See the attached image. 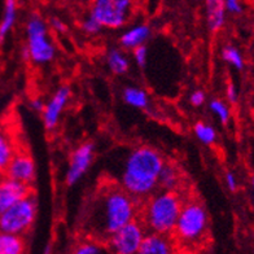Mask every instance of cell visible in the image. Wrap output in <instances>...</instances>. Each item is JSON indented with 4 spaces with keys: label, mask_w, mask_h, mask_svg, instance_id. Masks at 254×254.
Here are the masks:
<instances>
[{
    "label": "cell",
    "mask_w": 254,
    "mask_h": 254,
    "mask_svg": "<svg viewBox=\"0 0 254 254\" xmlns=\"http://www.w3.org/2000/svg\"><path fill=\"white\" fill-rule=\"evenodd\" d=\"M206 20L207 26L211 31L221 30L226 21L224 1H219V0L206 1Z\"/></svg>",
    "instance_id": "2e32d148"
},
{
    "label": "cell",
    "mask_w": 254,
    "mask_h": 254,
    "mask_svg": "<svg viewBox=\"0 0 254 254\" xmlns=\"http://www.w3.org/2000/svg\"><path fill=\"white\" fill-rule=\"evenodd\" d=\"M132 51H134V59L137 65L140 67H144L145 63H147V47L145 46H140V47H136Z\"/></svg>",
    "instance_id": "4316f807"
},
{
    "label": "cell",
    "mask_w": 254,
    "mask_h": 254,
    "mask_svg": "<svg viewBox=\"0 0 254 254\" xmlns=\"http://www.w3.org/2000/svg\"><path fill=\"white\" fill-rule=\"evenodd\" d=\"M224 9L234 14H239L243 12L241 4L239 1H236V0H227V1H224Z\"/></svg>",
    "instance_id": "83f0119b"
},
{
    "label": "cell",
    "mask_w": 254,
    "mask_h": 254,
    "mask_svg": "<svg viewBox=\"0 0 254 254\" xmlns=\"http://www.w3.org/2000/svg\"><path fill=\"white\" fill-rule=\"evenodd\" d=\"M164 165L158 151L151 147L136 148L126 158L121 188L131 197H145L158 187V177Z\"/></svg>",
    "instance_id": "7a4b0ae2"
},
{
    "label": "cell",
    "mask_w": 254,
    "mask_h": 254,
    "mask_svg": "<svg viewBox=\"0 0 254 254\" xmlns=\"http://www.w3.org/2000/svg\"><path fill=\"white\" fill-rule=\"evenodd\" d=\"M181 183V174L177 167L173 165L165 164L158 177V187L166 192H177Z\"/></svg>",
    "instance_id": "e0dca14e"
},
{
    "label": "cell",
    "mask_w": 254,
    "mask_h": 254,
    "mask_svg": "<svg viewBox=\"0 0 254 254\" xmlns=\"http://www.w3.org/2000/svg\"><path fill=\"white\" fill-rule=\"evenodd\" d=\"M130 7L131 3L127 0H97L91 8L90 16L101 27L118 29L126 24Z\"/></svg>",
    "instance_id": "52a82bcc"
},
{
    "label": "cell",
    "mask_w": 254,
    "mask_h": 254,
    "mask_svg": "<svg viewBox=\"0 0 254 254\" xmlns=\"http://www.w3.org/2000/svg\"><path fill=\"white\" fill-rule=\"evenodd\" d=\"M222 57L224 61H227L228 64L234 65L236 69H243L244 67V60L243 56L238 50L232 46H227L222 50Z\"/></svg>",
    "instance_id": "cb8c5ba5"
},
{
    "label": "cell",
    "mask_w": 254,
    "mask_h": 254,
    "mask_svg": "<svg viewBox=\"0 0 254 254\" xmlns=\"http://www.w3.org/2000/svg\"><path fill=\"white\" fill-rule=\"evenodd\" d=\"M4 177L30 186L35 177V164L33 157L26 152L17 151L8 165Z\"/></svg>",
    "instance_id": "9c48e42d"
},
{
    "label": "cell",
    "mask_w": 254,
    "mask_h": 254,
    "mask_svg": "<svg viewBox=\"0 0 254 254\" xmlns=\"http://www.w3.org/2000/svg\"><path fill=\"white\" fill-rule=\"evenodd\" d=\"M151 35V27L147 24H140L136 26L131 27L127 31H125L121 37V44L125 48L135 50L136 47L144 46V42Z\"/></svg>",
    "instance_id": "5bb4252c"
},
{
    "label": "cell",
    "mask_w": 254,
    "mask_h": 254,
    "mask_svg": "<svg viewBox=\"0 0 254 254\" xmlns=\"http://www.w3.org/2000/svg\"><path fill=\"white\" fill-rule=\"evenodd\" d=\"M107 64L112 73L117 74V75L125 74L128 70V67H130L128 59H127L126 55L120 50H111L108 52Z\"/></svg>",
    "instance_id": "ffe728a7"
},
{
    "label": "cell",
    "mask_w": 254,
    "mask_h": 254,
    "mask_svg": "<svg viewBox=\"0 0 254 254\" xmlns=\"http://www.w3.org/2000/svg\"><path fill=\"white\" fill-rule=\"evenodd\" d=\"M210 109L213 111V113L221 120L222 124H227L228 120H230V109H228V107L223 103V101L213 100L210 103Z\"/></svg>",
    "instance_id": "d4e9b609"
},
{
    "label": "cell",
    "mask_w": 254,
    "mask_h": 254,
    "mask_svg": "<svg viewBox=\"0 0 254 254\" xmlns=\"http://www.w3.org/2000/svg\"><path fill=\"white\" fill-rule=\"evenodd\" d=\"M227 99L232 104L238 101V91H236V87L232 83H230L227 86Z\"/></svg>",
    "instance_id": "1f68e13d"
},
{
    "label": "cell",
    "mask_w": 254,
    "mask_h": 254,
    "mask_svg": "<svg viewBox=\"0 0 254 254\" xmlns=\"http://www.w3.org/2000/svg\"><path fill=\"white\" fill-rule=\"evenodd\" d=\"M190 104L193 105V107H200V105H202L205 101V94L200 90L194 91L193 94L190 95Z\"/></svg>",
    "instance_id": "f1b7e54d"
},
{
    "label": "cell",
    "mask_w": 254,
    "mask_h": 254,
    "mask_svg": "<svg viewBox=\"0 0 254 254\" xmlns=\"http://www.w3.org/2000/svg\"><path fill=\"white\" fill-rule=\"evenodd\" d=\"M50 24H51V26L54 27L56 31H59V33H64V31L66 30V26H65V24H64L60 18H57V17H52V18L50 20Z\"/></svg>",
    "instance_id": "f546056e"
},
{
    "label": "cell",
    "mask_w": 254,
    "mask_h": 254,
    "mask_svg": "<svg viewBox=\"0 0 254 254\" xmlns=\"http://www.w3.org/2000/svg\"><path fill=\"white\" fill-rule=\"evenodd\" d=\"M26 35V57L35 64L50 63L55 56V47L48 38L47 25L38 14H33L27 21Z\"/></svg>",
    "instance_id": "5b68a950"
},
{
    "label": "cell",
    "mask_w": 254,
    "mask_h": 254,
    "mask_svg": "<svg viewBox=\"0 0 254 254\" xmlns=\"http://www.w3.org/2000/svg\"><path fill=\"white\" fill-rule=\"evenodd\" d=\"M226 183H227L230 190H232V192L236 190V188H238V182H236V177L234 175V173L228 171L227 174H226Z\"/></svg>",
    "instance_id": "4dcf8cb0"
},
{
    "label": "cell",
    "mask_w": 254,
    "mask_h": 254,
    "mask_svg": "<svg viewBox=\"0 0 254 254\" xmlns=\"http://www.w3.org/2000/svg\"><path fill=\"white\" fill-rule=\"evenodd\" d=\"M194 134L197 136L198 140L201 143L206 144V145H210L215 141L217 139V132L211 126L204 124V122H197L194 125Z\"/></svg>",
    "instance_id": "7402d4cb"
},
{
    "label": "cell",
    "mask_w": 254,
    "mask_h": 254,
    "mask_svg": "<svg viewBox=\"0 0 254 254\" xmlns=\"http://www.w3.org/2000/svg\"><path fill=\"white\" fill-rule=\"evenodd\" d=\"M16 152L17 149L13 136L10 135L7 128L0 127V175L5 173L8 165Z\"/></svg>",
    "instance_id": "9a60e30c"
},
{
    "label": "cell",
    "mask_w": 254,
    "mask_h": 254,
    "mask_svg": "<svg viewBox=\"0 0 254 254\" xmlns=\"http://www.w3.org/2000/svg\"><path fill=\"white\" fill-rule=\"evenodd\" d=\"M136 215L134 197L121 187H107L92 202L86 226L96 235L109 239L118 230L132 222Z\"/></svg>",
    "instance_id": "6da1fadb"
},
{
    "label": "cell",
    "mask_w": 254,
    "mask_h": 254,
    "mask_svg": "<svg viewBox=\"0 0 254 254\" xmlns=\"http://www.w3.org/2000/svg\"><path fill=\"white\" fill-rule=\"evenodd\" d=\"M30 105H31V108H33L34 111L40 112V113H43L44 107H46L43 101L40 100V99H38V97H35V99H33V100H31Z\"/></svg>",
    "instance_id": "d6a6232c"
},
{
    "label": "cell",
    "mask_w": 254,
    "mask_h": 254,
    "mask_svg": "<svg viewBox=\"0 0 254 254\" xmlns=\"http://www.w3.org/2000/svg\"><path fill=\"white\" fill-rule=\"evenodd\" d=\"M51 252H52V247L48 244L47 247H46V249H44V254H51Z\"/></svg>",
    "instance_id": "836d02e7"
},
{
    "label": "cell",
    "mask_w": 254,
    "mask_h": 254,
    "mask_svg": "<svg viewBox=\"0 0 254 254\" xmlns=\"http://www.w3.org/2000/svg\"><path fill=\"white\" fill-rule=\"evenodd\" d=\"M82 27H83V30L88 34H96L101 30V26L99 25V22L95 20L94 17H91L90 14H88L87 18L82 22Z\"/></svg>",
    "instance_id": "484cf974"
},
{
    "label": "cell",
    "mask_w": 254,
    "mask_h": 254,
    "mask_svg": "<svg viewBox=\"0 0 254 254\" xmlns=\"http://www.w3.org/2000/svg\"><path fill=\"white\" fill-rule=\"evenodd\" d=\"M136 254H177V251L174 243L169 239V236L148 234Z\"/></svg>",
    "instance_id": "4fadbf2b"
},
{
    "label": "cell",
    "mask_w": 254,
    "mask_h": 254,
    "mask_svg": "<svg viewBox=\"0 0 254 254\" xmlns=\"http://www.w3.org/2000/svg\"><path fill=\"white\" fill-rule=\"evenodd\" d=\"M35 217L37 200L30 194L0 215V232L22 236L26 231L30 230Z\"/></svg>",
    "instance_id": "8992f818"
},
{
    "label": "cell",
    "mask_w": 254,
    "mask_h": 254,
    "mask_svg": "<svg viewBox=\"0 0 254 254\" xmlns=\"http://www.w3.org/2000/svg\"><path fill=\"white\" fill-rule=\"evenodd\" d=\"M0 254H25L22 236L0 232Z\"/></svg>",
    "instance_id": "ac0fdd59"
},
{
    "label": "cell",
    "mask_w": 254,
    "mask_h": 254,
    "mask_svg": "<svg viewBox=\"0 0 254 254\" xmlns=\"http://www.w3.org/2000/svg\"><path fill=\"white\" fill-rule=\"evenodd\" d=\"M145 236L143 223L134 219L108 239L109 251L113 254H136Z\"/></svg>",
    "instance_id": "ba28073f"
},
{
    "label": "cell",
    "mask_w": 254,
    "mask_h": 254,
    "mask_svg": "<svg viewBox=\"0 0 254 254\" xmlns=\"http://www.w3.org/2000/svg\"><path fill=\"white\" fill-rule=\"evenodd\" d=\"M183 202L178 192L162 190L148 201L144 210V224L151 234L167 236L174 232Z\"/></svg>",
    "instance_id": "3957f363"
},
{
    "label": "cell",
    "mask_w": 254,
    "mask_h": 254,
    "mask_svg": "<svg viewBox=\"0 0 254 254\" xmlns=\"http://www.w3.org/2000/svg\"><path fill=\"white\" fill-rule=\"evenodd\" d=\"M31 194V188L27 184L20 183L7 177H0V215L9 207L16 205Z\"/></svg>",
    "instance_id": "30bf717a"
},
{
    "label": "cell",
    "mask_w": 254,
    "mask_h": 254,
    "mask_svg": "<svg viewBox=\"0 0 254 254\" xmlns=\"http://www.w3.org/2000/svg\"><path fill=\"white\" fill-rule=\"evenodd\" d=\"M125 103L131 105L134 108H139V109H144V108L148 107V95L147 92L141 88L137 87H127L124 90V94H122Z\"/></svg>",
    "instance_id": "44dd1931"
},
{
    "label": "cell",
    "mask_w": 254,
    "mask_h": 254,
    "mask_svg": "<svg viewBox=\"0 0 254 254\" xmlns=\"http://www.w3.org/2000/svg\"><path fill=\"white\" fill-rule=\"evenodd\" d=\"M69 97H70V90L66 86H64V87L59 88L55 92L54 96H52V99L46 104L42 114H43L44 126H46L47 130H54L55 127H56L64 108H65V105L69 101Z\"/></svg>",
    "instance_id": "7c38bea8"
},
{
    "label": "cell",
    "mask_w": 254,
    "mask_h": 254,
    "mask_svg": "<svg viewBox=\"0 0 254 254\" xmlns=\"http://www.w3.org/2000/svg\"><path fill=\"white\" fill-rule=\"evenodd\" d=\"M73 254H112L109 249L97 241H84L75 248Z\"/></svg>",
    "instance_id": "603a6c76"
},
{
    "label": "cell",
    "mask_w": 254,
    "mask_h": 254,
    "mask_svg": "<svg viewBox=\"0 0 254 254\" xmlns=\"http://www.w3.org/2000/svg\"><path fill=\"white\" fill-rule=\"evenodd\" d=\"M17 18V4L13 0H8L4 4L3 17L0 21V42H3L9 31L12 30V27L16 24Z\"/></svg>",
    "instance_id": "d6986e66"
},
{
    "label": "cell",
    "mask_w": 254,
    "mask_h": 254,
    "mask_svg": "<svg viewBox=\"0 0 254 254\" xmlns=\"http://www.w3.org/2000/svg\"><path fill=\"white\" fill-rule=\"evenodd\" d=\"M92 158H94V145L91 143L82 144L73 152L66 173L67 186H73L83 177L92 162Z\"/></svg>",
    "instance_id": "8fae6325"
},
{
    "label": "cell",
    "mask_w": 254,
    "mask_h": 254,
    "mask_svg": "<svg viewBox=\"0 0 254 254\" xmlns=\"http://www.w3.org/2000/svg\"><path fill=\"white\" fill-rule=\"evenodd\" d=\"M206 230L207 214L204 206L194 201L183 205L174 228L178 240L188 245L196 244L204 238Z\"/></svg>",
    "instance_id": "277c9868"
},
{
    "label": "cell",
    "mask_w": 254,
    "mask_h": 254,
    "mask_svg": "<svg viewBox=\"0 0 254 254\" xmlns=\"http://www.w3.org/2000/svg\"><path fill=\"white\" fill-rule=\"evenodd\" d=\"M252 183H253V190H254V177H253V181H252Z\"/></svg>",
    "instance_id": "e575fe53"
}]
</instances>
